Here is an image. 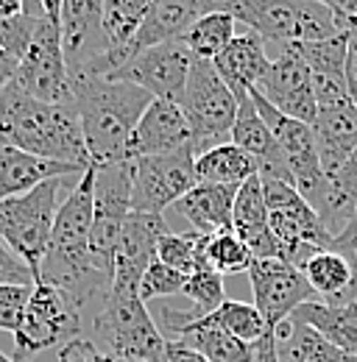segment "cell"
<instances>
[{
    "label": "cell",
    "instance_id": "obj_1",
    "mask_svg": "<svg viewBox=\"0 0 357 362\" xmlns=\"http://www.w3.org/2000/svg\"><path fill=\"white\" fill-rule=\"evenodd\" d=\"M0 139L47 162L76 168L79 173L92 168L76 103L37 100L14 78L0 92Z\"/></svg>",
    "mask_w": 357,
    "mask_h": 362
},
{
    "label": "cell",
    "instance_id": "obj_2",
    "mask_svg": "<svg viewBox=\"0 0 357 362\" xmlns=\"http://www.w3.org/2000/svg\"><path fill=\"white\" fill-rule=\"evenodd\" d=\"M70 95L81 117V132L92 165L120 159L126 139L154 100L151 92L132 81L95 73H70Z\"/></svg>",
    "mask_w": 357,
    "mask_h": 362
},
{
    "label": "cell",
    "instance_id": "obj_3",
    "mask_svg": "<svg viewBox=\"0 0 357 362\" xmlns=\"http://www.w3.org/2000/svg\"><path fill=\"white\" fill-rule=\"evenodd\" d=\"M81 337H87L103 357L115 362H159L168 346L140 293L118 287H109Z\"/></svg>",
    "mask_w": 357,
    "mask_h": 362
},
{
    "label": "cell",
    "instance_id": "obj_4",
    "mask_svg": "<svg viewBox=\"0 0 357 362\" xmlns=\"http://www.w3.org/2000/svg\"><path fill=\"white\" fill-rule=\"evenodd\" d=\"M204 11H226L234 23L276 45L318 42L341 34L321 0H204Z\"/></svg>",
    "mask_w": 357,
    "mask_h": 362
},
{
    "label": "cell",
    "instance_id": "obj_5",
    "mask_svg": "<svg viewBox=\"0 0 357 362\" xmlns=\"http://www.w3.org/2000/svg\"><path fill=\"white\" fill-rule=\"evenodd\" d=\"M73 176L64 179H50L23 192L14 198L0 201V240L31 268L34 281L40 276V265H42L45 248L53 231V221L59 212V192L67 187H73L76 181Z\"/></svg>",
    "mask_w": 357,
    "mask_h": 362
},
{
    "label": "cell",
    "instance_id": "obj_6",
    "mask_svg": "<svg viewBox=\"0 0 357 362\" xmlns=\"http://www.w3.org/2000/svg\"><path fill=\"white\" fill-rule=\"evenodd\" d=\"M178 106L187 117L196 156L215 145L229 142L232 126L237 120V98L223 84L212 62L193 59Z\"/></svg>",
    "mask_w": 357,
    "mask_h": 362
},
{
    "label": "cell",
    "instance_id": "obj_7",
    "mask_svg": "<svg viewBox=\"0 0 357 362\" xmlns=\"http://www.w3.org/2000/svg\"><path fill=\"white\" fill-rule=\"evenodd\" d=\"M268 204V226L282 245V259L302 268L312 254L332 248V234L299 189L285 179H260Z\"/></svg>",
    "mask_w": 357,
    "mask_h": 362
},
{
    "label": "cell",
    "instance_id": "obj_8",
    "mask_svg": "<svg viewBox=\"0 0 357 362\" xmlns=\"http://www.w3.org/2000/svg\"><path fill=\"white\" fill-rule=\"evenodd\" d=\"M84 334L76 304L47 281H34L28 307L14 332V360L31 362L53 346H64Z\"/></svg>",
    "mask_w": 357,
    "mask_h": 362
},
{
    "label": "cell",
    "instance_id": "obj_9",
    "mask_svg": "<svg viewBox=\"0 0 357 362\" xmlns=\"http://www.w3.org/2000/svg\"><path fill=\"white\" fill-rule=\"evenodd\" d=\"M92 228L89 257L98 271L112 276V259L123 226L132 215V162L92 165Z\"/></svg>",
    "mask_w": 357,
    "mask_h": 362
},
{
    "label": "cell",
    "instance_id": "obj_10",
    "mask_svg": "<svg viewBox=\"0 0 357 362\" xmlns=\"http://www.w3.org/2000/svg\"><path fill=\"white\" fill-rule=\"evenodd\" d=\"M196 179V153L193 145L181 148L176 153L162 156H142L132 162V212L162 215L184 198Z\"/></svg>",
    "mask_w": 357,
    "mask_h": 362
},
{
    "label": "cell",
    "instance_id": "obj_11",
    "mask_svg": "<svg viewBox=\"0 0 357 362\" xmlns=\"http://www.w3.org/2000/svg\"><path fill=\"white\" fill-rule=\"evenodd\" d=\"M14 81L37 100L62 103L73 100L70 95V70L62 47V28L53 20H40L31 45L26 47L23 59L17 62Z\"/></svg>",
    "mask_w": 357,
    "mask_h": 362
},
{
    "label": "cell",
    "instance_id": "obj_12",
    "mask_svg": "<svg viewBox=\"0 0 357 362\" xmlns=\"http://www.w3.org/2000/svg\"><path fill=\"white\" fill-rule=\"evenodd\" d=\"M193 59L196 56L187 50V45L181 40H174V42L142 47V50L132 53L112 78L132 81L145 92H151L154 98L178 103L184 84H187V76H190V67H193Z\"/></svg>",
    "mask_w": 357,
    "mask_h": 362
},
{
    "label": "cell",
    "instance_id": "obj_13",
    "mask_svg": "<svg viewBox=\"0 0 357 362\" xmlns=\"http://www.w3.org/2000/svg\"><path fill=\"white\" fill-rule=\"evenodd\" d=\"M254 90L282 115L296 117L307 126L315 123L318 106L312 92V73L296 45H279L276 59H271L266 76Z\"/></svg>",
    "mask_w": 357,
    "mask_h": 362
},
{
    "label": "cell",
    "instance_id": "obj_14",
    "mask_svg": "<svg viewBox=\"0 0 357 362\" xmlns=\"http://www.w3.org/2000/svg\"><path fill=\"white\" fill-rule=\"evenodd\" d=\"M249 281L254 293V307L263 313L271 332L285 323L302 304L318 301L305 273L285 259H254L249 268Z\"/></svg>",
    "mask_w": 357,
    "mask_h": 362
},
{
    "label": "cell",
    "instance_id": "obj_15",
    "mask_svg": "<svg viewBox=\"0 0 357 362\" xmlns=\"http://www.w3.org/2000/svg\"><path fill=\"white\" fill-rule=\"evenodd\" d=\"M187 145H193V134H190V126H187V117H184L181 106L174 100L154 98L148 103V109L142 112L140 123L134 126L132 136L126 139L118 162H134V159H142V156L176 153Z\"/></svg>",
    "mask_w": 357,
    "mask_h": 362
},
{
    "label": "cell",
    "instance_id": "obj_16",
    "mask_svg": "<svg viewBox=\"0 0 357 362\" xmlns=\"http://www.w3.org/2000/svg\"><path fill=\"white\" fill-rule=\"evenodd\" d=\"M171 231L162 215H145V212H132L123 234L115 248L112 259V287L118 290H132L140 293V279L145 268L157 259L159 240Z\"/></svg>",
    "mask_w": 357,
    "mask_h": 362
},
{
    "label": "cell",
    "instance_id": "obj_17",
    "mask_svg": "<svg viewBox=\"0 0 357 362\" xmlns=\"http://www.w3.org/2000/svg\"><path fill=\"white\" fill-rule=\"evenodd\" d=\"M59 28L70 73L92 64L109 50L103 34V0H62Z\"/></svg>",
    "mask_w": 357,
    "mask_h": 362
},
{
    "label": "cell",
    "instance_id": "obj_18",
    "mask_svg": "<svg viewBox=\"0 0 357 362\" xmlns=\"http://www.w3.org/2000/svg\"><path fill=\"white\" fill-rule=\"evenodd\" d=\"M232 231L246 243L254 259H282V245L276 243L268 226V204L260 176H251L237 187L234 209H232Z\"/></svg>",
    "mask_w": 357,
    "mask_h": 362
},
{
    "label": "cell",
    "instance_id": "obj_19",
    "mask_svg": "<svg viewBox=\"0 0 357 362\" xmlns=\"http://www.w3.org/2000/svg\"><path fill=\"white\" fill-rule=\"evenodd\" d=\"M212 64L223 78V84L232 90V95L237 100H243L260 84V78L266 76L268 64H271L266 40L246 28V34L232 37V42L212 59Z\"/></svg>",
    "mask_w": 357,
    "mask_h": 362
},
{
    "label": "cell",
    "instance_id": "obj_20",
    "mask_svg": "<svg viewBox=\"0 0 357 362\" xmlns=\"http://www.w3.org/2000/svg\"><path fill=\"white\" fill-rule=\"evenodd\" d=\"M312 287L315 298L332 307L357 301V257L338 248H324L312 254L299 268Z\"/></svg>",
    "mask_w": 357,
    "mask_h": 362
},
{
    "label": "cell",
    "instance_id": "obj_21",
    "mask_svg": "<svg viewBox=\"0 0 357 362\" xmlns=\"http://www.w3.org/2000/svg\"><path fill=\"white\" fill-rule=\"evenodd\" d=\"M312 136L321 170L332 179L357 148V106L346 100L341 106L321 109L312 123Z\"/></svg>",
    "mask_w": 357,
    "mask_h": 362
},
{
    "label": "cell",
    "instance_id": "obj_22",
    "mask_svg": "<svg viewBox=\"0 0 357 362\" xmlns=\"http://www.w3.org/2000/svg\"><path fill=\"white\" fill-rule=\"evenodd\" d=\"M64 176H81L76 168L47 162L42 156L26 153L8 142L0 139V201L23 195L34 187H40L50 179H64Z\"/></svg>",
    "mask_w": 357,
    "mask_h": 362
},
{
    "label": "cell",
    "instance_id": "obj_23",
    "mask_svg": "<svg viewBox=\"0 0 357 362\" xmlns=\"http://www.w3.org/2000/svg\"><path fill=\"white\" fill-rule=\"evenodd\" d=\"M237 187L240 184H196L174 206L198 234H215L223 228H232Z\"/></svg>",
    "mask_w": 357,
    "mask_h": 362
},
{
    "label": "cell",
    "instance_id": "obj_24",
    "mask_svg": "<svg viewBox=\"0 0 357 362\" xmlns=\"http://www.w3.org/2000/svg\"><path fill=\"white\" fill-rule=\"evenodd\" d=\"M204 14V0H159L157 8L145 17L140 31L129 42V56L142 47L174 42L187 34V28Z\"/></svg>",
    "mask_w": 357,
    "mask_h": 362
},
{
    "label": "cell",
    "instance_id": "obj_25",
    "mask_svg": "<svg viewBox=\"0 0 357 362\" xmlns=\"http://www.w3.org/2000/svg\"><path fill=\"white\" fill-rule=\"evenodd\" d=\"M174 337L198 351L210 362H251L254 360V343H243L234 334H229L221 323H215L212 315L196 317L181 323Z\"/></svg>",
    "mask_w": 357,
    "mask_h": 362
},
{
    "label": "cell",
    "instance_id": "obj_26",
    "mask_svg": "<svg viewBox=\"0 0 357 362\" xmlns=\"http://www.w3.org/2000/svg\"><path fill=\"white\" fill-rule=\"evenodd\" d=\"M279 362H357V357L346 354L335 343H329L312 326L288 317L273 329Z\"/></svg>",
    "mask_w": 357,
    "mask_h": 362
},
{
    "label": "cell",
    "instance_id": "obj_27",
    "mask_svg": "<svg viewBox=\"0 0 357 362\" xmlns=\"http://www.w3.org/2000/svg\"><path fill=\"white\" fill-rule=\"evenodd\" d=\"M290 317L312 326L329 343H335L346 354L357 357V301L341 304V307H332L324 301H307Z\"/></svg>",
    "mask_w": 357,
    "mask_h": 362
},
{
    "label": "cell",
    "instance_id": "obj_28",
    "mask_svg": "<svg viewBox=\"0 0 357 362\" xmlns=\"http://www.w3.org/2000/svg\"><path fill=\"white\" fill-rule=\"evenodd\" d=\"M257 173H260L257 162L234 142H223L196 156L198 184H243Z\"/></svg>",
    "mask_w": 357,
    "mask_h": 362
},
{
    "label": "cell",
    "instance_id": "obj_29",
    "mask_svg": "<svg viewBox=\"0 0 357 362\" xmlns=\"http://www.w3.org/2000/svg\"><path fill=\"white\" fill-rule=\"evenodd\" d=\"M159 0H103V34L109 50H126Z\"/></svg>",
    "mask_w": 357,
    "mask_h": 362
},
{
    "label": "cell",
    "instance_id": "obj_30",
    "mask_svg": "<svg viewBox=\"0 0 357 362\" xmlns=\"http://www.w3.org/2000/svg\"><path fill=\"white\" fill-rule=\"evenodd\" d=\"M234 25H237L234 17L226 14V11H204V14L187 28V34L181 37V42L187 45V50H190L196 59L212 62L223 47L232 42V37L237 34Z\"/></svg>",
    "mask_w": 357,
    "mask_h": 362
},
{
    "label": "cell",
    "instance_id": "obj_31",
    "mask_svg": "<svg viewBox=\"0 0 357 362\" xmlns=\"http://www.w3.org/2000/svg\"><path fill=\"white\" fill-rule=\"evenodd\" d=\"M204 259H207V268L221 276H237V273H249L254 257L251 251L246 248V243L232 231V228H223L207 237V248H204Z\"/></svg>",
    "mask_w": 357,
    "mask_h": 362
},
{
    "label": "cell",
    "instance_id": "obj_32",
    "mask_svg": "<svg viewBox=\"0 0 357 362\" xmlns=\"http://www.w3.org/2000/svg\"><path fill=\"white\" fill-rule=\"evenodd\" d=\"M207 237H210V234H198V231H190V234L168 231V234L159 240L157 259L165 262L168 268H176V271L184 273V276H190L193 271H201V268H207V259H204Z\"/></svg>",
    "mask_w": 357,
    "mask_h": 362
},
{
    "label": "cell",
    "instance_id": "obj_33",
    "mask_svg": "<svg viewBox=\"0 0 357 362\" xmlns=\"http://www.w3.org/2000/svg\"><path fill=\"white\" fill-rule=\"evenodd\" d=\"M299 53L305 56L307 67L312 76H324V78H346V50H349V34L341 31L329 40H318V42H302Z\"/></svg>",
    "mask_w": 357,
    "mask_h": 362
},
{
    "label": "cell",
    "instance_id": "obj_34",
    "mask_svg": "<svg viewBox=\"0 0 357 362\" xmlns=\"http://www.w3.org/2000/svg\"><path fill=\"white\" fill-rule=\"evenodd\" d=\"M210 315H212L215 323H221L229 334H234L243 343H257V340H263L271 332L263 313L254 304H243V301L226 298L221 307L215 313H210Z\"/></svg>",
    "mask_w": 357,
    "mask_h": 362
},
{
    "label": "cell",
    "instance_id": "obj_35",
    "mask_svg": "<svg viewBox=\"0 0 357 362\" xmlns=\"http://www.w3.org/2000/svg\"><path fill=\"white\" fill-rule=\"evenodd\" d=\"M40 20L28 14H17L11 20H0V50L8 59L11 70H17V62L23 59L26 47L31 45V37L37 31Z\"/></svg>",
    "mask_w": 357,
    "mask_h": 362
},
{
    "label": "cell",
    "instance_id": "obj_36",
    "mask_svg": "<svg viewBox=\"0 0 357 362\" xmlns=\"http://www.w3.org/2000/svg\"><path fill=\"white\" fill-rule=\"evenodd\" d=\"M187 276L178 273L176 268H168L165 262L154 259L142 279H140V298L142 301H154V298H168V296H181Z\"/></svg>",
    "mask_w": 357,
    "mask_h": 362
},
{
    "label": "cell",
    "instance_id": "obj_37",
    "mask_svg": "<svg viewBox=\"0 0 357 362\" xmlns=\"http://www.w3.org/2000/svg\"><path fill=\"white\" fill-rule=\"evenodd\" d=\"M34 284H0V332H17Z\"/></svg>",
    "mask_w": 357,
    "mask_h": 362
},
{
    "label": "cell",
    "instance_id": "obj_38",
    "mask_svg": "<svg viewBox=\"0 0 357 362\" xmlns=\"http://www.w3.org/2000/svg\"><path fill=\"white\" fill-rule=\"evenodd\" d=\"M329 181H332L338 198L344 201V206L352 212V209L357 206V148L352 151V156L341 165V170H338Z\"/></svg>",
    "mask_w": 357,
    "mask_h": 362
},
{
    "label": "cell",
    "instance_id": "obj_39",
    "mask_svg": "<svg viewBox=\"0 0 357 362\" xmlns=\"http://www.w3.org/2000/svg\"><path fill=\"white\" fill-rule=\"evenodd\" d=\"M0 284H34L31 268L0 240Z\"/></svg>",
    "mask_w": 357,
    "mask_h": 362
},
{
    "label": "cell",
    "instance_id": "obj_40",
    "mask_svg": "<svg viewBox=\"0 0 357 362\" xmlns=\"http://www.w3.org/2000/svg\"><path fill=\"white\" fill-rule=\"evenodd\" d=\"M321 3L332 11L341 31H346V34L357 31V0H321Z\"/></svg>",
    "mask_w": 357,
    "mask_h": 362
},
{
    "label": "cell",
    "instance_id": "obj_41",
    "mask_svg": "<svg viewBox=\"0 0 357 362\" xmlns=\"http://www.w3.org/2000/svg\"><path fill=\"white\" fill-rule=\"evenodd\" d=\"M332 248L357 257V206L352 209V215L346 218V223L338 228V234L332 237Z\"/></svg>",
    "mask_w": 357,
    "mask_h": 362
},
{
    "label": "cell",
    "instance_id": "obj_42",
    "mask_svg": "<svg viewBox=\"0 0 357 362\" xmlns=\"http://www.w3.org/2000/svg\"><path fill=\"white\" fill-rule=\"evenodd\" d=\"M159 362H210V360H204L198 351H193V349L184 346L181 340H168V346H165Z\"/></svg>",
    "mask_w": 357,
    "mask_h": 362
},
{
    "label": "cell",
    "instance_id": "obj_43",
    "mask_svg": "<svg viewBox=\"0 0 357 362\" xmlns=\"http://www.w3.org/2000/svg\"><path fill=\"white\" fill-rule=\"evenodd\" d=\"M346 90H349V100L357 106V31H349V50H346Z\"/></svg>",
    "mask_w": 357,
    "mask_h": 362
},
{
    "label": "cell",
    "instance_id": "obj_44",
    "mask_svg": "<svg viewBox=\"0 0 357 362\" xmlns=\"http://www.w3.org/2000/svg\"><path fill=\"white\" fill-rule=\"evenodd\" d=\"M251 362H279L273 332H268L263 340H257V343H254V360Z\"/></svg>",
    "mask_w": 357,
    "mask_h": 362
},
{
    "label": "cell",
    "instance_id": "obj_45",
    "mask_svg": "<svg viewBox=\"0 0 357 362\" xmlns=\"http://www.w3.org/2000/svg\"><path fill=\"white\" fill-rule=\"evenodd\" d=\"M23 14V0H0V20H11Z\"/></svg>",
    "mask_w": 357,
    "mask_h": 362
},
{
    "label": "cell",
    "instance_id": "obj_46",
    "mask_svg": "<svg viewBox=\"0 0 357 362\" xmlns=\"http://www.w3.org/2000/svg\"><path fill=\"white\" fill-rule=\"evenodd\" d=\"M11 78H14V76H11L8 70H0V92H3V87H6V84H8Z\"/></svg>",
    "mask_w": 357,
    "mask_h": 362
},
{
    "label": "cell",
    "instance_id": "obj_47",
    "mask_svg": "<svg viewBox=\"0 0 357 362\" xmlns=\"http://www.w3.org/2000/svg\"><path fill=\"white\" fill-rule=\"evenodd\" d=\"M0 362H17V360H11V357H6V354L0 351Z\"/></svg>",
    "mask_w": 357,
    "mask_h": 362
}]
</instances>
